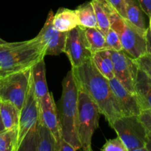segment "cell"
<instances>
[{"instance_id":"cell-11","label":"cell","mask_w":151,"mask_h":151,"mask_svg":"<svg viewBox=\"0 0 151 151\" xmlns=\"http://www.w3.org/2000/svg\"><path fill=\"white\" fill-rule=\"evenodd\" d=\"M54 13L50 10L47 20L36 35L45 49L46 55H58L64 52L68 32H60L53 26Z\"/></svg>"},{"instance_id":"cell-9","label":"cell","mask_w":151,"mask_h":151,"mask_svg":"<svg viewBox=\"0 0 151 151\" xmlns=\"http://www.w3.org/2000/svg\"><path fill=\"white\" fill-rule=\"evenodd\" d=\"M64 53L72 67L81 66L92 58L93 54L84 34V27L78 26L68 31Z\"/></svg>"},{"instance_id":"cell-19","label":"cell","mask_w":151,"mask_h":151,"mask_svg":"<svg viewBox=\"0 0 151 151\" xmlns=\"http://www.w3.org/2000/svg\"><path fill=\"white\" fill-rule=\"evenodd\" d=\"M125 19L139 29L147 32L148 27L145 24L144 11L139 1L137 0H125Z\"/></svg>"},{"instance_id":"cell-27","label":"cell","mask_w":151,"mask_h":151,"mask_svg":"<svg viewBox=\"0 0 151 151\" xmlns=\"http://www.w3.org/2000/svg\"><path fill=\"white\" fill-rule=\"evenodd\" d=\"M138 66L142 69L151 79V55L148 53L144 55L142 57L135 59Z\"/></svg>"},{"instance_id":"cell-31","label":"cell","mask_w":151,"mask_h":151,"mask_svg":"<svg viewBox=\"0 0 151 151\" xmlns=\"http://www.w3.org/2000/svg\"><path fill=\"white\" fill-rule=\"evenodd\" d=\"M147 53L151 55V34L148 28L147 31Z\"/></svg>"},{"instance_id":"cell-14","label":"cell","mask_w":151,"mask_h":151,"mask_svg":"<svg viewBox=\"0 0 151 151\" xmlns=\"http://www.w3.org/2000/svg\"><path fill=\"white\" fill-rule=\"evenodd\" d=\"M135 93L142 111H151V79L139 67L135 82Z\"/></svg>"},{"instance_id":"cell-8","label":"cell","mask_w":151,"mask_h":151,"mask_svg":"<svg viewBox=\"0 0 151 151\" xmlns=\"http://www.w3.org/2000/svg\"><path fill=\"white\" fill-rule=\"evenodd\" d=\"M40 108L38 100L34 91L31 75V83L26 100L20 111L18 125L17 151L25 138L35 133L40 119Z\"/></svg>"},{"instance_id":"cell-4","label":"cell","mask_w":151,"mask_h":151,"mask_svg":"<svg viewBox=\"0 0 151 151\" xmlns=\"http://www.w3.org/2000/svg\"><path fill=\"white\" fill-rule=\"evenodd\" d=\"M110 27L119 35L123 51L134 59L147 53V32H143L123 18L107 1L105 0Z\"/></svg>"},{"instance_id":"cell-22","label":"cell","mask_w":151,"mask_h":151,"mask_svg":"<svg viewBox=\"0 0 151 151\" xmlns=\"http://www.w3.org/2000/svg\"><path fill=\"white\" fill-rule=\"evenodd\" d=\"M91 1L96 13L98 28L105 35L110 28V22L105 0H91Z\"/></svg>"},{"instance_id":"cell-25","label":"cell","mask_w":151,"mask_h":151,"mask_svg":"<svg viewBox=\"0 0 151 151\" xmlns=\"http://www.w3.org/2000/svg\"><path fill=\"white\" fill-rule=\"evenodd\" d=\"M92 60H93L96 69L105 78H107L108 80H111L115 77L113 72L108 67L107 63H105V61L101 57V55L98 52L92 55Z\"/></svg>"},{"instance_id":"cell-15","label":"cell","mask_w":151,"mask_h":151,"mask_svg":"<svg viewBox=\"0 0 151 151\" xmlns=\"http://www.w3.org/2000/svg\"><path fill=\"white\" fill-rule=\"evenodd\" d=\"M32 81L34 91L38 100H41L49 94L46 81V69L44 58L37 61L31 68Z\"/></svg>"},{"instance_id":"cell-3","label":"cell","mask_w":151,"mask_h":151,"mask_svg":"<svg viewBox=\"0 0 151 151\" xmlns=\"http://www.w3.org/2000/svg\"><path fill=\"white\" fill-rule=\"evenodd\" d=\"M78 89L71 69L62 81V94L59 101V115L62 137L75 150L81 149L77 134Z\"/></svg>"},{"instance_id":"cell-17","label":"cell","mask_w":151,"mask_h":151,"mask_svg":"<svg viewBox=\"0 0 151 151\" xmlns=\"http://www.w3.org/2000/svg\"><path fill=\"white\" fill-rule=\"evenodd\" d=\"M53 26L60 32H68L79 26L75 10L61 7L53 16Z\"/></svg>"},{"instance_id":"cell-28","label":"cell","mask_w":151,"mask_h":151,"mask_svg":"<svg viewBox=\"0 0 151 151\" xmlns=\"http://www.w3.org/2000/svg\"><path fill=\"white\" fill-rule=\"evenodd\" d=\"M139 116L144 125L147 134L151 136V111L149 110L142 111Z\"/></svg>"},{"instance_id":"cell-26","label":"cell","mask_w":151,"mask_h":151,"mask_svg":"<svg viewBox=\"0 0 151 151\" xmlns=\"http://www.w3.org/2000/svg\"><path fill=\"white\" fill-rule=\"evenodd\" d=\"M101 150L103 151H127L125 145L118 137L107 140Z\"/></svg>"},{"instance_id":"cell-18","label":"cell","mask_w":151,"mask_h":151,"mask_svg":"<svg viewBox=\"0 0 151 151\" xmlns=\"http://www.w3.org/2000/svg\"><path fill=\"white\" fill-rule=\"evenodd\" d=\"M0 114L6 130L18 129L20 111L15 105L9 101L0 100Z\"/></svg>"},{"instance_id":"cell-23","label":"cell","mask_w":151,"mask_h":151,"mask_svg":"<svg viewBox=\"0 0 151 151\" xmlns=\"http://www.w3.org/2000/svg\"><path fill=\"white\" fill-rule=\"evenodd\" d=\"M17 128L0 133V151H17Z\"/></svg>"},{"instance_id":"cell-13","label":"cell","mask_w":151,"mask_h":151,"mask_svg":"<svg viewBox=\"0 0 151 151\" xmlns=\"http://www.w3.org/2000/svg\"><path fill=\"white\" fill-rule=\"evenodd\" d=\"M38 103L41 119L54 137L56 142V151H57L58 147L63 139V137L58 110L53 95L49 93L45 97L38 100Z\"/></svg>"},{"instance_id":"cell-10","label":"cell","mask_w":151,"mask_h":151,"mask_svg":"<svg viewBox=\"0 0 151 151\" xmlns=\"http://www.w3.org/2000/svg\"><path fill=\"white\" fill-rule=\"evenodd\" d=\"M113 63L115 78L130 92L135 93V82L139 66L136 60L124 51L109 50Z\"/></svg>"},{"instance_id":"cell-1","label":"cell","mask_w":151,"mask_h":151,"mask_svg":"<svg viewBox=\"0 0 151 151\" xmlns=\"http://www.w3.org/2000/svg\"><path fill=\"white\" fill-rule=\"evenodd\" d=\"M77 86L87 93L98 106L110 126L122 116L107 78L96 69L92 58L78 67H72Z\"/></svg>"},{"instance_id":"cell-21","label":"cell","mask_w":151,"mask_h":151,"mask_svg":"<svg viewBox=\"0 0 151 151\" xmlns=\"http://www.w3.org/2000/svg\"><path fill=\"white\" fill-rule=\"evenodd\" d=\"M84 34L92 54L106 49L105 35L98 27L84 28Z\"/></svg>"},{"instance_id":"cell-20","label":"cell","mask_w":151,"mask_h":151,"mask_svg":"<svg viewBox=\"0 0 151 151\" xmlns=\"http://www.w3.org/2000/svg\"><path fill=\"white\" fill-rule=\"evenodd\" d=\"M79 26L84 28L98 27L96 13L92 1H88L78 6L75 10Z\"/></svg>"},{"instance_id":"cell-30","label":"cell","mask_w":151,"mask_h":151,"mask_svg":"<svg viewBox=\"0 0 151 151\" xmlns=\"http://www.w3.org/2000/svg\"><path fill=\"white\" fill-rule=\"evenodd\" d=\"M144 13L150 18L151 15V0H137Z\"/></svg>"},{"instance_id":"cell-33","label":"cell","mask_w":151,"mask_h":151,"mask_svg":"<svg viewBox=\"0 0 151 151\" xmlns=\"http://www.w3.org/2000/svg\"><path fill=\"white\" fill-rule=\"evenodd\" d=\"M5 128L4 126V124H3L2 120H1V114H0V133L3 132L4 131H5Z\"/></svg>"},{"instance_id":"cell-12","label":"cell","mask_w":151,"mask_h":151,"mask_svg":"<svg viewBox=\"0 0 151 151\" xmlns=\"http://www.w3.org/2000/svg\"><path fill=\"white\" fill-rule=\"evenodd\" d=\"M109 81L122 116H139L142 109L136 94L127 90L115 77Z\"/></svg>"},{"instance_id":"cell-16","label":"cell","mask_w":151,"mask_h":151,"mask_svg":"<svg viewBox=\"0 0 151 151\" xmlns=\"http://www.w3.org/2000/svg\"><path fill=\"white\" fill-rule=\"evenodd\" d=\"M41 115V114H40ZM35 151H56V142L40 116L35 132Z\"/></svg>"},{"instance_id":"cell-34","label":"cell","mask_w":151,"mask_h":151,"mask_svg":"<svg viewBox=\"0 0 151 151\" xmlns=\"http://www.w3.org/2000/svg\"><path fill=\"white\" fill-rule=\"evenodd\" d=\"M150 25H149V27H148V29H149V31H150V34H151V15H150Z\"/></svg>"},{"instance_id":"cell-32","label":"cell","mask_w":151,"mask_h":151,"mask_svg":"<svg viewBox=\"0 0 151 151\" xmlns=\"http://www.w3.org/2000/svg\"><path fill=\"white\" fill-rule=\"evenodd\" d=\"M145 147H146V151H151V136L148 135V134Z\"/></svg>"},{"instance_id":"cell-5","label":"cell","mask_w":151,"mask_h":151,"mask_svg":"<svg viewBox=\"0 0 151 151\" xmlns=\"http://www.w3.org/2000/svg\"><path fill=\"white\" fill-rule=\"evenodd\" d=\"M78 89V114H77V134L81 150H92V138L99 128L101 114L99 107L88 94Z\"/></svg>"},{"instance_id":"cell-2","label":"cell","mask_w":151,"mask_h":151,"mask_svg":"<svg viewBox=\"0 0 151 151\" xmlns=\"http://www.w3.org/2000/svg\"><path fill=\"white\" fill-rule=\"evenodd\" d=\"M45 49L38 38L0 44V77L32 67L44 58Z\"/></svg>"},{"instance_id":"cell-6","label":"cell","mask_w":151,"mask_h":151,"mask_svg":"<svg viewBox=\"0 0 151 151\" xmlns=\"http://www.w3.org/2000/svg\"><path fill=\"white\" fill-rule=\"evenodd\" d=\"M127 151H146L147 133L139 116H122L110 125Z\"/></svg>"},{"instance_id":"cell-29","label":"cell","mask_w":151,"mask_h":151,"mask_svg":"<svg viewBox=\"0 0 151 151\" xmlns=\"http://www.w3.org/2000/svg\"><path fill=\"white\" fill-rule=\"evenodd\" d=\"M123 18H126L125 0H107Z\"/></svg>"},{"instance_id":"cell-7","label":"cell","mask_w":151,"mask_h":151,"mask_svg":"<svg viewBox=\"0 0 151 151\" xmlns=\"http://www.w3.org/2000/svg\"><path fill=\"white\" fill-rule=\"evenodd\" d=\"M31 68L0 77V100L10 102L21 111L30 86Z\"/></svg>"},{"instance_id":"cell-35","label":"cell","mask_w":151,"mask_h":151,"mask_svg":"<svg viewBox=\"0 0 151 151\" xmlns=\"http://www.w3.org/2000/svg\"><path fill=\"white\" fill-rule=\"evenodd\" d=\"M7 41H5L4 40H3L2 38H0V44H4V43H6Z\"/></svg>"},{"instance_id":"cell-24","label":"cell","mask_w":151,"mask_h":151,"mask_svg":"<svg viewBox=\"0 0 151 151\" xmlns=\"http://www.w3.org/2000/svg\"><path fill=\"white\" fill-rule=\"evenodd\" d=\"M105 44H106V49L107 50H113L115 51L123 50L119 35L111 27L105 34Z\"/></svg>"}]
</instances>
